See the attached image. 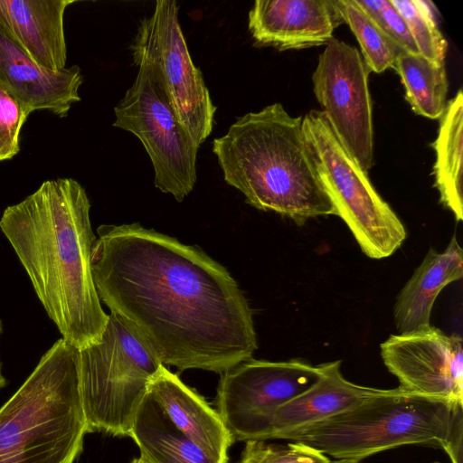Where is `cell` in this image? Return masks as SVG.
<instances>
[{"mask_svg": "<svg viewBox=\"0 0 463 463\" xmlns=\"http://www.w3.org/2000/svg\"><path fill=\"white\" fill-rule=\"evenodd\" d=\"M225 182L246 203L302 225L309 218L336 215L306 139L302 118L280 103L249 112L213 141Z\"/></svg>", "mask_w": 463, "mask_h": 463, "instance_id": "3957f363", "label": "cell"}, {"mask_svg": "<svg viewBox=\"0 0 463 463\" xmlns=\"http://www.w3.org/2000/svg\"><path fill=\"white\" fill-rule=\"evenodd\" d=\"M2 329H3V327H2V322H1V320H0V334L2 333ZM5 384H6V380H5V377L3 376V374H2V371H1V362H0V390H1L3 387H5Z\"/></svg>", "mask_w": 463, "mask_h": 463, "instance_id": "484cf974", "label": "cell"}, {"mask_svg": "<svg viewBox=\"0 0 463 463\" xmlns=\"http://www.w3.org/2000/svg\"><path fill=\"white\" fill-rule=\"evenodd\" d=\"M87 433L78 349L61 338L0 408V463H74Z\"/></svg>", "mask_w": 463, "mask_h": 463, "instance_id": "5b68a950", "label": "cell"}, {"mask_svg": "<svg viewBox=\"0 0 463 463\" xmlns=\"http://www.w3.org/2000/svg\"><path fill=\"white\" fill-rule=\"evenodd\" d=\"M381 356L402 392L463 404V349L458 335L429 327L392 335Z\"/></svg>", "mask_w": 463, "mask_h": 463, "instance_id": "4fadbf2b", "label": "cell"}, {"mask_svg": "<svg viewBox=\"0 0 463 463\" xmlns=\"http://www.w3.org/2000/svg\"><path fill=\"white\" fill-rule=\"evenodd\" d=\"M90 210L84 188L74 179L58 178L8 206L0 219L49 317L77 349L99 341L109 319L93 280L97 237Z\"/></svg>", "mask_w": 463, "mask_h": 463, "instance_id": "7a4b0ae2", "label": "cell"}, {"mask_svg": "<svg viewBox=\"0 0 463 463\" xmlns=\"http://www.w3.org/2000/svg\"><path fill=\"white\" fill-rule=\"evenodd\" d=\"M331 459L315 448L293 441L287 445L268 444L265 440L245 441L238 463H331Z\"/></svg>", "mask_w": 463, "mask_h": 463, "instance_id": "603a6c76", "label": "cell"}, {"mask_svg": "<svg viewBox=\"0 0 463 463\" xmlns=\"http://www.w3.org/2000/svg\"><path fill=\"white\" fill-rule=\"evenodd\" d=\"M370 70L359 51L333 37L312 75L316 98L335 133L360 166L373 165Z\"/></svg>", "mask_w": 463, "mask_h": 463, "instance_id": "7c38bea8", "label": "cell"}, {"mask_svg": "<svg viewBox=\"0 0 463 463\" xmlns=\"http://www.w3.org/2000/svg\"><path fill=\"white\" fill-rule=\"evenodd\" d=\"M434 164L435 186L440 202L449 209L456 220H463L462 154H463V93L447 101L439 118Z\"/></svg>", "mask_w": 463, "mask_h": 463, "instance_id": "d6986e66", "label": "cell"}, {"mask_svg": "<svg viewBox=\"0 0 463 463\" xmlns=\"http://www.w3.org/2000/svg\"><path fill=\"white\" fill-rule=\"evenodd\" d=\"M433 463H439V462H433Z\"/></svg>", "mask_w": 463, "mask_h": 463, "instance_id": "f1b7e54d", "label": "cell"}, {"mask_svg": "<svg viewBox=\"0 0 463 463\" xmlns=\"http://www.w3.org/2000/svg\"><path fill=\"white\" fill-rule=\"evenodd\" d=\"M359 460L356 459H336L332 460L331 463H359Z\"/></svg>", "mask_w": 463, "mask_h": 463, "instance_id": "4316f807", "label": "cell"}, {"mask_svg": "<svg viewBox=\"0 0 463 463\" xmlns=\"http://www.w3.org/2000/svg\"><path fill=\"white\" fill-rule=\"evenodd\" d=\"M130 463H150L148 460H146L145 458L140 456L137 458H134Z\"/></svg>", "mask_w": 463, "mask_h": 463, "instance_id": "83f0119b", "label": "cell"}, {"mask_svg": "<svg viewBox=\"0 0 463 463\" xmlns=\"http://www.w3.org/2000/svg\"><path fill=\"white\" fill-rule=\"evenodd\" d=\"M178 11L174 0L156 1L152 15L140 22L130 50L135 64L151 67L177 120L200 146L212 133L216 106L193 62Z\"/></svg>", "mask_w": 463, "mask_h": 463, "instance_id": "9c48e42d", "label": "cell"}, {"mask_svg": "<svg viewBox=\"0 0 463 463\" xmlns=\"http://www.w3.org/2000/svg\"><path fill=\"white\" fill-rule=\"evenodd\" d=\"M136 66L137 75L115 108L113 126L141 141L154 167L155 186L182 202L196 182L199 146L177 120L151 67Z\"/></svg>", "mask_w": 463, "mask_h": 463, "instance_id": "30bf717a", "label": "cell"}, {"mask_svg": "<svg viewBox=\"0 0 463 463\" xmlns=\"http://www.w3.org/2000/svg\"><path fill=\"white\" fill-rule=\"evenodd\" d=\"M279 439L305 443L336 459L359 461L402 445H425L444 449L452 463H462L463 404L397 387Z\"/></svg>", "mask_w": 463, "mask_h": 463, "instance_id": "277c9868", "label": "cell"}, {"mask_svg": "<svg viewBox=\"0 0 463 463\" xmlns=\"http://www.w3.org/2000/svg\"><path fill=\"white\" fill-rule=\"evenodd\" d=\"M340 367L341 361L321 364L317 382L277 411L268 439L342 413L386 392L347 381Z\"/></svg>", "mask_w": 463, "mask_h": 463, "instance_id": "e0dca14e", "label": "cell"}, {"mask_svg": "<svg viewBox=\"0 0 463 463\" xmlns=\"http://www.w3.org/2000/svg\"><path fill=\"white\" fill-rule=\"evenodd\" d=\"M302 128L336 215L350 229L362 251L375 260L393 254L407 232L377 193L367 172L345 148L322 110L307 113Z\"/></svg>", "mask_w": 463, "mask_h": 463, "instance_id": "ba28073f", "label": "cell"}, {"mask_svg": "<svg viewBox=\"0 0 463 463\" xmlns=\"http://www.w3.org/2000/svg\"><path fill=\"white\" fill-rule=\"evenodd\" d=\"M391 2L406 21L420 54L435 64H445L447 43L429 3L421 0Z\"/></svg>", "mask_w": 463, "mask_h": 463, "instance_id": "7402d4cb", "label": "cell"}, {"mask_svg": "<svg viewBox=\"0 0 463 463\" xmlns=\"http://www.w3.org/2000/svg\"><path fill=\"white\" fill-rule=\"evenodd\" d=\"M82 406L89 432L130 435L151 379L163 364L152 348L114 313L97 343L78 349Z\"/></svg>", "mask_w": 463, "mask_h": 463, "instance_id": "52a82bcc", "label": "cell"}, {"mask_svg": "<svg viewBox=\"0 0 463 463\" xmlns=\"http://www.w3.org/2000/svg\"><path fill=\"white\" fill-rule=\"evenodd\" d=\"M320 364L250 358L221 373L216 411L234 441L267 440L274 416L319 378Z\"/></svg>", "mask_w": 463, "mask_h": 463, "instance_id": "8fae6325", "label": "cell"}, {"mask_svg": "<svg viewBox=\"0 0 463 463\" xmlns=\"http://www.w3.org/2000/svg\"><path fill=\"white\" fill-rule=\"evenodd\" d=\"M463 276V250L453 236L443 252L430 249L400 291L393 307L400 334L430 326L433 304L440 291Z\"/></svg>", "mask_w": 463, "mask_h": 463, "instance_id": "ac0fdd59", "label": "cell"}, {"mask_svg": "<svg viewBox=\"0 0 463 463\" xmlns=\"http://www.w3.org/2000/svg\"><path fill=\"white\" fill-rule=\"evenodd\" d=\"M129 437L150 463H228L233 443L217 411L164 364L137 407Z\"/></svg>", "mask_w": 463, "mask_h": 463, "instance_id": "8992f818", "label": "cell"}, {"mask_svg": "<svg viewBox=\"0 0 463 463\" xmlns=\"http://www.w3.org/2000/svg\"><path fill=\"white\" fill-rule=\"evenodd\" d=\"M343 23L334 0H257L248 15L256 44L279 51L326 44Z\"/></svg>", "mask_w": 463, "mask_h": 463, "instance_id": "5bb4252c", "label": "cell"}, {"mask_svg": "<svg viewBox=\"0 0 463 463\" xmlns=\"http://www.w3.org/2000/svg\"><path fill=\"white\" fill-rule=\"evenodd\" d=\"M405 89V98L418 115L436 119L447 104L448 80L445 64H435L420 54L402 52L392 67Z\"/></svg>", "mask_w": 463, "mask_h": 463, "instance_id": "ffe728a7", "label": "cell"}, {"mask_svg": "<svg viewBox=\"0 0 463 463\" xmlns=\"http://www.w3.org/2000/svg\"><path fill=\"white\" fill-rule=\"evenodd\" d=\"M382 32L403 52L419 55L420 52L406 21L391 0H354Z\"/></svg>", "mask_w": 463, "mask_h": 463, "instance_id": "d4e9b609", "label": "cell"}, {"mask_svg": "<svg viewBox=\"0 0 463 463\" xmlns=\"http://www.w3.org/2000/svg\"><path fill=\"white\" fill-rule=\"evenodd\" d=\"M0 80L30 114L48 110L63 118L71 105L80 100L79 89L83 78L77 65L58 71L42 67L0 31Z\"/></svg>", "mask_w": 463, "mask_h": 463, "instance_id": "9a60e30c", "label": "cell"}, {"mask_svg": "<svg viewBox=\"0 0 463 463\" xmlns=\"http://www.w3.org/2000/svg\"><path fill=\"white\" fill-rule=\"evenodd\" d=\"M29 115L21 100L0 80V161L12 159L19 152L20 132Z\"/></svg>", "mask_w": 463, "mask_h": 463, "instance_id": "cb8c5ba5", "label": "cell"}, {"mask_svg": "<svg viewBox=\"0 0 463 463\" xmlns=\"http://www.w3.org/2000/svg\"><path fill=\"white\" fill-rule=\"evenodd\" d=\"M73 0H0V31L42 67L66 68L63 18Z\"/></svg>", "mask_w": 463, "mask_h": 463, "instance_id": "2e32d148", "label": "cell"}, {"mask_svg": "<svg viewBox=\"0 0 463 463\" xmlns=\"http://www.w3.org/2000/svg\"><path fill=\"white\" fill-rule=\"evenodd\" d=\"M344 23L356 37L370 70L381 73L392 68L403 51L387 37L354 0H334Z\"/></svg>", "mask_w": 463, "mask_h": 463, "instance_id": "44dd1931", "label": "cell"}, {"mask_svg": "<svg viewBox=\"0 0 463 463\" xmlns=\"http://www.w3.org/2000/svg\"><path fill=\"white\" fill-rule=\"evenodd\" d=\"M97 232L91 269L100 301L164 365L222 373L252 358V310L222 265L139 223Z\"/></svg>", "mask_w": 463, "mask_h": 463, "instance_id": "6da1fadb", "label": "cell"}]
</instances>
